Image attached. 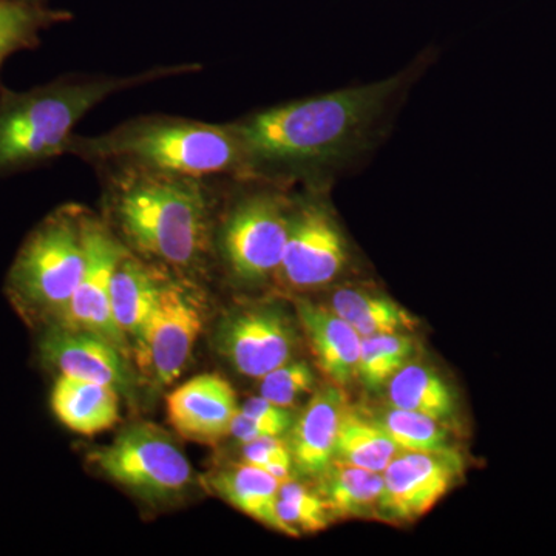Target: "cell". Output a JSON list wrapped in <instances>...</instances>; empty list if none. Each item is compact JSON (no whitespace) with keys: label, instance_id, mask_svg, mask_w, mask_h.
Wrapping results in <instances>:
<instances>
[{"label":"cell","instance_id":"6da1fadb","mask_svg":"<svg viewBox=\"0 0 556 556\" xmlns=\"http://www.w3.org/2000/svg\"><path fill=\"white\" fill-rule=\"evenodd\" d=\"M424 51L407 67L375 83L257 110L232 121L248 178L283 188H331L386 141L399 109L433 62Z\"/></svg>","mask_w":556,"mask_h":556},{"label":"cell","instance_id":"7a4b0ae2","mask_svg":"<svg viewBox=\"0 0 556 556\" xmlns=\"http://www.w3.org/2000/svg\"><path fill=\"white\" fill-rule=\"evenodd\" d=\"M94 172L102 186L101 218L127 251L181 277L207 276L228 178L121 166Z\"/></svg>","mask_w":556,"mask_h":556},{"label":"cell","instance_id":"3957f363","mask_svg":"<svg viewBox=\"0 0 556 556\" xmlns=\"http://www.w3.org/2000/svg\"><path fill=\"white\" fill-rule=\"evenodd\" d=\"M201 64L161 65L134 75L68 73L28 90L0 84V178L67 155L80 119L113 94L200 72Z\"/></svg>","mask_w":556,"mask_h":556},{"label":"cell","instance_id":"277c9868","mask_svg":"<svg viewBox=\"0 0 556 556\" xmlns=\"http://www.w3.org/2000/svg\"><path fill=\"white\" fill-rule=\"evenodd\" d=\"M67 155L97 169L137 167L201 178L248 179L247 156L232 124L142 115L94 137L73 135Z\"/></svg>","mask_w":556,"mask_h":556},{"label":"cell","instance_id":"5b68a950","mask_svg":"<svg viewBox=\"0 0 556 556\" xmlns=\"http://www.w3.org/2000/svg\"><path fill=\"white\" fill-rule=\"evenodd\" d=\"M294 190L260 179H226L214 257L237 283L257 287L276 278L287 247Z\"/></svg>","mask_w":556,"mask_h":556},{"label":"cell","instance_id":"8992f818","mask_svg":"<svg viewBox=\"0 0 556 556\" xmlns=\"http://www.w3.org/2000/svg\"><path fill=\"white\" fill-rule=\"evenodd\" d=\"M79 204L54 208L17 252L7 276V292L24 316L58 324L87 265L86 219Z\"/></svg>","mask_w":556,"mask_h":556},{"label":"cell","instance_id":"52a82bcc","mask_svg":"<svg viewBox=\"0 0 556 556\" xmlns=\"http://www.w3.org/2000/svg\"><path fill=\"white\" fill-rule=\"evenodd\" d=\"M331 188L294 190L291 223L276 278L292 291L327 287L350 263V244L329 203Z\"/></svg>","mask_w":556,"mask_h":556},{"label":"cell","instance_id":"ba28073f","mask_svg":"<svg viewBox=\"0 0 556 556\" xmlns=\"http://www.w3.org/2000/svg\"><path fill=\"white\" fill-rule=\"evenodd\" d=\"M90 459L110 481L152 503L174 500L192 484L188 457L166 430L153 424L124 428Z\"/></svg>","mask_w":556,"mask_h":556},{"label":"cell","instance_id":"9c48e42d","mask_svg":"<svg viewBox=\"0 0 556 556\" xmlns=\"http://www.w3.org/2000/svg\"><path fill=\"white\" fill-rule=\"evenodd\" d=\"M206 313L200 281L167 274L144 334L134 348L138 368L156 387L170 386L188 367Z\"/></svg>","mask_w":556,"mask_h":556},{"label":"cell","instance_id":"30bf717a","mask_svg":"<svg viewBox=\"0 0 556 556\" xmlns=\"http://www.w3.org/2000/svg\"><path fill=\"white\" fill-rule=\"evenodd\" d=\"M87 265L67 311L51 327L91 332L119 348L126 356L131 353L129 340L113 316L112 278L127 248L105 225L101 215L89 211L86 219Z\"/></svg>","mask_w":556,"mask_h":556},{"label":"cell","instance_id":"8fae6325","mask_svg":"<svg viewBox=\"0 0 556 556\" xmlns=\"http://www.w3.org/2000/svg\"><path fill=\"white\" fill-rule=\"evenodd\" d=\"M215 342L219 354L240 375L262 379L291 361L295 332L278 306H248L219 324Z\"/></svg>","mask_w":556,"mask_h":556},{"label":"cell","instance_id":"7c38bea8","mask_svg":"<svg viewBox=\"0 0 556 556\" xmlns=\"http://www.w3.org/2000/svg\"><path fill=\"white\" fill-rule=\"evenodd\" d=\"M460 470L456 452H401L383 471L379 515L388 521H416L442 500Z\"/></svg>","mask_w":556,"mask_h":556},{"label":"cell","instance_id":"4fadbf2b","mask_svg":"<svg viewBox=\"0 0 556 556\" xmlns=\"http://www.w3.org/2000/svg\"><path fill=\"white\" fill-rule=\"evenodd\" d=\"M40 353L60 376L115 388L129 401L137 394V375L127 361L129 356L100 336L50 327L40 343Z\"/></svg>","mask_w":556,"mask_h":556},{"label":"cell","instance_id":"5bb4252c","mask_svg":"<svg viewBox=\"0 0 556 556\" xmlns=\"http://www.w3.org/2000/svg\"><path fill=\"white\" fill-rule=\"evenodd\" d=\"M166 408L179 437L204 445L229 437L240 412L236 390L214 372L195 376L175 388L167 396Z\"/></svg>","mask_w":556,"mask_h":556},{"label":"cell","instance_id":"9a60e30c","mask_svg":"<svg viewBox=\"0 0 556 556\" xmlns=\"http://www.w3.org/2000/svg\"><path fill=\"white\" fill-rule=\"evenodd\" d=\"M346 404L339 386L320 388L295 420L289 439L300 473L320 477L336 457L340 419Z\"/></svg>","mask_w":556,"mask_h":556},{"label":"cell","instance_id":"2e32d148","mask_svg":"<svg viewBox=\"0 0 556 556\" xmlns=\"http://www.w3.org/2000/svg\"><path fill=\"white\" fill-rule=\"evenodd\" d=\"M295 308L300 325L308 336L318 368L339 387L357 378L362 338L356 329L331 308L309 300H298Z\"/></svg>","mask_w":556,"mask_h":556},{"label":"cell","instance_id":"e0dca14e","mask_svg":"<svg viewBox=\"0 0 556 556\" xmlns=\"http://www.w3.org/2000/svg\"><path fill=\"white\" fill-rule=\"evenodd\" d=\"M172 270L126 252L112 278V308L116 324L129 340L131 353L138 345L167 274Z\"/></svg>","mask_w":556,"mask_h":556},{"label":"cell","instance_id":"ac0fdd59","mask_svg":"<svg viewBox=\"0 0 556 556\" xmlns=\"http://www.w3.org/2000/svg\"><path fill=\"white\" fill-rule=\"evenodd\" d=\"M208 490L229 506L276 532L294 538L277 511L278 490L281 481L251 464H233L208 475Z\"/></svg>","mask_w":556,"mask_h":556},{"label":"cell","instance_id":"d6986e66","mask_svg":"<svg viewBox=\"0 0 556 556\" xmlns=\"http://www.w3.org/2000/svg\"><path fill=\"white\" fill-rule=\"evenodd\" d=\"M121 394L115 388L60 376L51 393V408L75 433H102L119 420Z\"/></svg>","mask_w":556,"mask_h":556},{"label":"cell","instance_id":"ffe728a7","mask_svg":"<svg viewBox=\"0 0 556 556\" xmlns=\"http://www.w3.org/2000/svg\"><path fill=\"white\" fill-rule=\"evenodd\" d=\"M318 495L334 518H362L379 514L383 473L332 460L320 475Z\"/></svg>","mask_w":556,"mask_h":556},{"label":"cell","instance_id":"44dd1931","mask_svg":"<svg viewBox=\"0 0 556 556\" xmlns=\"http://www.w3.org/2000/svg\"><path fill=\"white\" fill-rule=\"evenodd\" d=\"M391 407L408 409L447 424L455 417L456 401L452 388L434 369L408 362L388 382Z\"/></svg>","mask_w":556,"mask_h":556},{"label":"cell","instance_id":"7402d4cb","mask_svg":"<svg viewBox=\"0 0 556 556\" xmlns=\"http://www.w3.org/2000/svg\"><path fill=\"white\" fill-rule=\"evenodd\" d=\"M348 321L361 338L405 332L416 327L415 317L386 295L357 288H340L329 306Z\"/></svg>","mask_w":556,"mask_h":556},{"label":"cell","instance_id":"603a6c76","mask_svg":"<svg viewBox=\"0 0 556 556\" xmlns=\"http://www.w3.org/2000/svg\"><path fill=\"white\" fill-rule=\"evenodd\" d=\"M401 452L378 419L345 408L336 442V457L339 460L383 473Z\"/></svg>","mask_w":556,"mask_h":556},{"label":"cell","instance_id":"cb8c5ba5","mask_svg":"<svg viewBox=\"0 0 556 556\" xmlns=\"http://www.w3.org/2000/svg\"><path fill=\"white\" fill-rule=\"evenodd\" d=\"M73 17L68 10L20 0H0V70L13 54L38 49L43 31L67 24Z\"/></svg>","mask_w":556,"mask_h":556},{"label":"cell","instance_id":"d4e9b609","mask_svg":"<svg viewBox=\"0 0 556 556\" xmlns=\"http://www.w3.org/2000/svg\"><path fill=\"white\" fill-rule=\"evenodd\" d=\"M415 351V339L405 332L362 338L357 378L368 390H378L412 361Z\"/></svg>","mask_w":556,"mask_h":556},{"label":"cell","instance_id":"484cf974","mask_svg":"<svg viewBox=\"0 0 556 556\" xmlns=\"http://www.w3.org/2000/svg\"><path fill=\"white\" fill-rule=\"evenodd\" d=\"M376 419L402 452H453L444 424L433 417L391 407Z\"/></svg>","mask_w":556,"mask_h":556},{"label":"cell","instance_id":"4316f807","mask_svg":"<svg viewBox=\"0 0 556 556\" xmlns=\"http://www.w3.org/2000/svg\"><path fill=\"white\" fill-rule=\"evenodd\" d=\"M278 517L299 538L302 533H316L327 529L332 521L324 500L318 492L298 481H283L278 490Z\"/></svg>","mask_w":556,"mask_h":556},{"label":"cell","instance_id":"83f0119b","mask_svg":"<svg viewBox=\"0 0 556 556\" xmlns=\"http://www.w3.org/2000/svg\"><path fill=\"white\" fill-rule=\"evenodd\" d=\"M316 387V376L303 361H289L263 376L260 396L280 407H291Z\"/></svg>","mask_w":556,"mask_h":556},{"label":"cell","instance_id":"f1b7e54d","mask_svg":"<svg viewBox=\"0 0 556 556\" xmlns=\"http://www.w3.org/2000/svg\"><path fill=\"white\" fill-rule=\"evenodd\" d=\"M241 456L244 463L260 468H268L273 464L294 466L289 442H285L280 437L260 438L247 442L241 447Z\"/></svg>","mask_w":556,"mask_h":556},{"label":"cell","instance_id":"f546056e","mask_svg":"<svg viewBox=\"0 0 556 556\" xmlns=\"http://www.w3.org/2000/svg\"><path fill=\"white\" fill-rule=\"evenodd\" d=\"M20 2L35 3V5H49L51 0H20Z\"/></svg>","mask_w":556,"mask_h":556}]
</instances>
